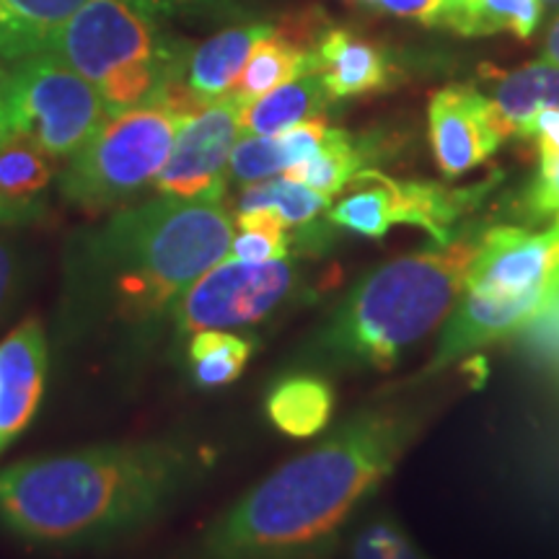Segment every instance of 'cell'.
<instances>
[{
  "label": "cell",
  "instance_id": "5",
  "mask_svg": "<svg viewBox=\"0 0 559 559\" xmlns=\"http://www.w3.org/2000/svg\"><path fill=\"white\" fill-rule=\"evenodd\" d=\"M132 0H86L50 41L52 55L94 83L109 117L158 104L185 83L192 47L169 37Z\"/></svg>",
  "mask_w": 559,
  "mask_h": 559
},
{
  "label": "cell",
  "instance_id": "2",
  "mask_svg": "<svg viewBox=\"0 0 559 559\" xmlns=\"http://www.w3.org/2000/svg\"><path fill=\"white\" fill-rule=\"evenodd\" d=\"M425 417L415 404L358 412L215 515L179 559H326L415 443Z\"/></svg>",
  "mask_w": 559,
  "mask_h": 559
},
{
  "label": "cell",
  "instance_id": "10",
  "mask_svg": "<svg viewBox=\"0 0 559 559\" xmlns=\"http://www.w3.org/2000/svg\"><path fill=\"white\" fill-rule=\"evenodd\" d=\"M428 130L440 171L449 179L477 169L508 140L495 104L466 86L443 88L432 96Z\"/></svg>",
  "mask_w": 559,
  "mask_h": 559
},
{
  "label": "cell",
  "instance_id": "20",
  "mask_svg": "<svg viewBox=\"0 0 559 559\" xmlns=\"http://www.w3.org/2000/svg\"><path fill=\"white\" fill-rule=\"evenodd\" d=\"M86 0H0V60L19 62L50 47Z\"/></svg>",
  "mask_w": 559,
  "mask_h": 559
},
{
  "label": "cell",
  "instance_id": "25",
  "mask_svg": "<svg viewBox=\"0 0 559 559\" xmlns=\"http://www.w3.org/2000/svg\"><path fill=\"white\" fill-rule=\"evenodd\" d=\"M539 0H464L459 9L443 13L440 26L459 32L461 37H487L510 32L528 39L539 26Z\"/></svg>",
  "mask_w": 559,
  "mask_h": 559
},
{
  "label": "cell",
  "instance_id": "37",
  "mask_svg": "<svg viewBox=\"0 0 559 559\" xmlns=\"http://www.w3.org/2000/svg\"><path fill=\"white\" fill-rule=\"evenodd\" d=\"M461 3H464V0H443V13L459 9ZM443 13H440V19H443ZM438 24H440V21H438Z\"/></svg>",
  "mask_w": 559,
  "mask_h": 559
},
{
  "label": "cell",
  "instance_id": "16",
  "mask_svg": "<svg viewBox=\"0 0 559 559\" xmlns=\"http://www.w3.org/2000/svg\"><path fill=\"white\" fill-rule=\"evenodd\" d=\"M275 32L270 24L230 26L210 37L190 55L185 83L202 104L234 94L247 62L264 37Z\"/></svg>",
  "mask_w": 559,
  "mask_h": 559
},
{
  "label": "cell",
  "instance_id": "22",
  "mask_svg": "<svg viewBox=\"0 0 559 559\" xmlns=\"http://www.w3.org/2000/svg\"><path fill=\"white\" fill-rule=\"evenodd\" d=\"M332 102L319 73L304 75L247 104L241 111V132L243 135H275L293 124L321 117Z\"/></svg>",
  "mask_w": 559,
  "mask_h": 559
},
{
  "label": "cell",
  "instance_id": "6",
  "mask_svg": "<svg viewBox=\"0 0 559 559\" xmlns=\"http://www.w3.org/2000/svg\"><path fill=\"white\" fill-rule=\"evenodd\" d=\"M190 115L148 104L109 122L70 156L60 194L83 210H109L153 187Z\"/></svg>",
  "mask_w": 559,
  "mask_h": 559
},
{
  "label": "cell",
  "instance_id": "35",
  "mask_svg": "<svg viewBox=\"0 0 559 559\" xmlns=\"http://www.w3.org/2000/svg\"><path fill=\"white\" fill-rule=\"evenodd\" d=\"M13 132L11 99H9V73L0 70V143Z\"/></svg>",
  "mask_w": 559,
  "mask_h": 559
},
{
  "label": "cell",
  "instance_id": "34",
  "mask_svg": "<svg viewBox=\"0 0 559 559\" xmlns=\"http://www.w3.org/2000/svg\"><path fill=\"white\" fill-rule=\"evenodd\" d=\"M531 138L539 143L542 158H559V109H542L534 120Z\"/></svg>",
  "mask_w": 559,
  "mask_h": 559
},
{
  "label": "cell",
  "instance_id": "4",
  "mask_svg": "<svg viewBox=\"0 0 559 559\" xmlns=\"http://www.w3.org/2000/svg\"><path fill=\"white\" fill-rule=\"evenodd\" d=\"M477 247L479 239L432 243L370 272L317 332L311 360L389 370L451 317L466 290Z\"/></svg>",
  "mask_w": 559,
  "mask_h": 559
},
{
  "label": "cell",
  "instance_id": "19",
  "mask_svg": "<svg viewBox=\"0 0 559 559\" xmlns=\"http://www.w3.org/2000/svg\"><path fill=\"white\" fill-rule=\"evenodd\" d=\"M495 111L508 138H531L542 109H559V66L531 62L510 73H492Z\"/></svg>",
  "mask_w": 559,
  "mask_h": 559
},
{
  "label": "cell",
  "instance_id": "15",
  "mask_svg": "<svg viewBox=\"0 0 559 559\" xmlns=\"http://www.w3.org/2000/svg\"><path fill=\"white\" fill-rule=\"evenodd\" d=\"M330 124L324 117L298 122L275 135H243L236 140L228 160V177L236 185H254V181L285 174L300 160L311 158L324 143Z\"/></svg>",
  "mask_w": 559,
  "mask_h": 559
},
{
  "label": "cell",
  "instance_id": "30",
  "mask_svg": "<svg viewBox=\"0 0 559 559\" xmlns=\"http://www.w3.org/2000/svg\"><path fill=\"white\" fill-rule=\"evenodd\" d=\"M29 283V254L13 236L0 234V324L11 317Z\"/></svg>",
  "mask_w": 559,
  "mask_h": 559
},
{
  "label": "cell",
  "instance_id": "1",
  "mask_svg": "<svg viewBox=\"0 0 559 559\" xmlns=\"http://www.w3.org/2000/svg\"><path fill=\"white\" fill-rule=\"evenodd\" d=\"M234 221L223 202L158 194L79 230L62 270V334L107 340L122 358H145L171 326L187 288L223 262Z\"/></svg>",
  "mask_w": 559,
  "mask_h": 559
},
{
  "label": "cell",
  "instance_id": "33",
  "mask_svg": "<svg viewBox=\"0 0 559 559\" xmlns=\"http://www.w3.org/2000/svg\"><path fill=\"white\" fill-rule=\"evenodd\" d=\"M379 9L394 16L417 19L423 24H438L443 13V0H381Z\"/></svg>",
  "mask_w": 559,
  "mask_h": 559
},
{
  "label": "cell",
  "instance_id": "24",
  "mask_svg": "<svg viewBox=\"0 0 559 559\" xmlns=\"http://www.w3.org/2000/svg\"><path fill=\"white\" fill-rule=\"evenodd\" d=\"M370 153H373V148L368 143H358L347 130L330 128L319 151L285 171L283 177L300 181V185L311 187V190L332 200L334 194L349 187V181L358 177L362 169H368L366 164Z\"/></svg>",
  "mask_w": 559,
  "mask_h": 559
},
{
  "label": "cell",
  "instance_id": "8",
  "mask_svg": "<svg viewBox=\"0 0 559 559\" xmlns=\"http://www.w3.org/2000/svg\"><path fill=\"white\" fill-rule=\"evenodd\" d=\"M304 293V272L288 260L215 264L187 288L171 317L174 349L205 330L239 332L264 324Z\"/></svg>",
  "mask_w": 559,
  "mask_h": 559
},
{
  "label": "cell",
  "instance_id": "23",
  "mask_svg": "<svg viewBox=\"0 0 559 559\" xmlns=\"http://www.w3.org/2000/svg\"><path fill=\"white\" fill-rule=\"evenodd\" d=\"M177 353L185 358L194 386L221 389L243 373L254 355V342L239 332L205 330L192 334Z\"/></svg>",
  "mask_w": 559,
  "mask_h": 559
},
{
  "label": "cell",
  "instance_id": "28",
  "mask_svg": "<svg viewBox=\"0 0 559 559\" xmlns=\"http://www.w3.org/2000/svg\"><path fill=\"white\" fill-rule=\"evenodd\" d=\"M528 358L559 373V285L531 321L515 332Z\"/></svg>",
  "mask_w": 559,
  "mask_h": 559
},
{
  "label": "cell",
  "instance_id": "32",
  "mask_svg": "<svg viewBox=\"0 0 559 559\" xmlns=\"http://www.w3.org/2000/svg\"><path fill=\"white\" fill-rule=\"evenodd\" d=\"M143 5L153 16H181V19H200L213 16V13L226 11L230 0H132Z\"/></svg>",
  "mask_w": 559,
  "mask_h": 559
},
{
  "label": "cell",
  "instance_id": "17",
  "mask_svg": "<svg viewBox=\"0 0 559 559\" xmlns=\"http://www.w3.org/2000/svg\"><path fill=\"white\" fill-rule=\"evenodd\" d=\"M52 174V156L32 138L11 132L0 143V205L9 210L13 226L39 218Z\"/></svg>",
  "mask_w": 559,
  "mask_h": 559
},
{
  "label": "cell",
  "instance_id": "9",
  "mask_svg": "<svg viewBox=\"0 0 559 559\" xmlns=\"http://www.w3.org/2000/svg\"><path fill=\"white\" fill-rule=\"evenodd\" d=\"M243 102L236 94L202 107L185 122L171 156L153 181V190L177 200L223 202L228 187V160L241 135Z\"/></svg>",
  "mask_w": 559,
  "mask_h": 559
},
{
  "label": "cell",
  "instance_id": "39",
  "mask_svg": "<svg viewBox=\"0 0 559 559\" xmlns=\"http://www.w3.org/2000/svg\"><path fill=\"white\" fill-rule=\"evenodd\" d=\"M362 3H368V5H379L381 0H362Z\"/></svg>",
  "mask_w": 559,
  "mask_h": 559
},
{
  "label": "cell",
  "instance_id": "27",
  "mask_svg": "<svg viewBox=\"0 0 559 559\" xmlns=\"http://www.w3.org/2000/svg\"><path fill=\"white\" fill-rule=\"evenodd\" d=\"M239 234H234L228 257L241 262H275L290 254L288 226L272 210H251L236 218Z\"/></svg>",
  "mask_w": 559,
  "mask_h": 559
},
{
  "label": "cell",
  "instance_id": "38",
  "mask_svg": "<svg viewBox=\"0 0 559 559\" xmlns=\"http://www.w3.org/2000/svg\"><path fill=\"white\" fill-rule=\"evenodd\" d=\"M0 226H13V221H11L9 210H5L3 205H0Z\"/></svg>",
  "mask_w": 559,
  "mask_h": 559
},
{
  "label": "cell",
  "instance_id": "26",
  "mask_svg": "<svg viewBox=\"0 0 559 559\" xmlns=\"http://www.w3.org/2000/svg\"><path fill=\"white\" fill-rule=\"evenodd\" d=\"M332 207V200L311 187L288 177H270L243 187L239 198V213L251 210H272L283 218L285 226L304 228Z\"/></svg>",
  "mask_w": 559,
  "mask_h": 559
},
{
  "label": "cell",
  "instance_id": "14",
  "mask_svg": "<svg viewBox=\"0 0 559 559\" xmlns=\"http://www.w3.org/2000/svg\"><path fill=\"white\" fill-rule=\"evenodd\" d=\"M319 75L334 102L394 86V66L373 41L332 29L317 41Z\"/></svg>",
  "mask_w": 559,
  "mask_h": 559
},
{
  "label": "cell",
  "instance_id": "12",
  "mask_svg": "<svg viewBox=\"0 0 559 559\" xmlns=\"http://www.w3.org/2000/svg\"><path fill=\"white\" fill-rule=\"evenodd\" d=\"M50 370V342L37 319L0 342V451L32 425Z\"/></svg>",
  "mask_w": 559,
  "mask_h": 559
},
{
  "label": "cell",
  "instance_id": "31",
  "mask_svg": "<svg viewBox=\"0 0 559 559\" xmlns=\"http://www.w3.org/2000/svg\"><path fill=\"white\" fill-rule=\"evenodd\" d=\"M526 210L531 218L559 215V158H542L539 174L526 192Z\"/></svg>",
  "mask_w": 559,
  "mask_h": 559
},
{
  "label": "cell",
  "instance_id": "13",
  "mask_svg": "<svg viewBox=\"0 0 559 559\" xmlns=\"http://www.w3.org/2000/svg\"><path fill=\"white\" fill-rule=\"evenodd\" d=\"M492 181L495 179H487L485 185L453 190V187L436 185V181H402L383 174L394 226L396 223H407V226L428 230L436 243L453 241V226H456V221L479 205V200L492 187Z\"/></svg>",
  "mask_w": 559,
  "mask_h": 559
},
{
  "label": "cell",
  "instance_id": "18",
  "mask_svg": "<svg viewBox=\"0 0 559 559\" xmlns=\"http://www.w3.org/2000/svg\"><path fill=\"white\" fill-rule=\"evenodd\" d=\"M264 412L283 436L313 438L330 425L334 389L317 373L280 376L264 396Z\"/></svg>",
  "mask_w": 559,
  "mask_h": 559
},
{
  "label": "cell",
  "instance_id": "11",
  "mask_svg": "<svg viewBox=\"0 0 559 559\" xmlns=\"http://www.w3.org/2000/svg\"><path fill=\"white\" fill-rule=\"evenodd\" d=\"M549 296H542V293H498L485 288H466L464 296L459 298L456 311L451 313L449 324H445L436 360L430 362L428 370L451 366L453 360L464 358V355L489 345V342L515 334L542 309L544 300Z\"/></svg>",
  "mask_w": 559,
  "mask_h": 559
},
{
  "label": "cell",
  "instance_id": "29",
  "mask_svg": "<svg viewBox=\"0 0 559 559\" xmlns=\"http://www.w3.org/2000/svg\"><path fill=\"white\" fill-rule=\"evenodd\" d=\"M353 559H428L404 531L391 521H373L358 531Z\"/></svg>",
  "mask_w": 559,
  "mask_h": 559
},
{
  "label": "cell",
  "instance_id": "36",
  "mask_svg": "<svg viewBox=\"0 0 559 559\" xmlns=\"http://www.w3.org/2000/svg\"><path fill=\"white\" fill-rule=\"evenodd\" d=\"M544 62H551V66H559V16L547 34V41H544Z\"/></svg>",
  "mask_w": 559,
  "mask_h": 559
},
{
  "label": "cell",
  "instance_id": "21",
  "mask_svg": "<svg viewBox=\"0 0 559 559\" xmlns=\"http://www.w3.org/2000/svg\"><path fill=\"white\" fill-rule=\"evenodd\" d=\"M300 39L304 37L275 29L254 47L239 79V86L234 91L243 102V107L270 94V91H275L277 86L304 79V75L319 73L317 47Z\"/></svg>",
  "mask_w": 559,
  "mask_h": 559
},
{
  "label": "cell",
  "instance_id": "7",
  "mask_svg": "<svg viewBox=\"0 0 559 559\" xmlns=\"http://www.w3.org/2000/svg\"><path fill=\"white\" fill-rule=\"evenodd\" d=\"M9 99L13 132L32 138L52 158H70L109 122L94 83L50 50L16 62Z\"/></svg>",
  "mask_w": 559,
  "mask_h": 559
},
{
  "label": "cell",
  "instance_id": "3",
  "mask_svg": "<svg viewBox=\"0 0 559 559\" xmlns=\"http://www.w3.org/2000/svg\"><path fill=\"white\" fill-rule=\"evenodd\" d=\"M181 438L88 445L0 469V528L39 549H91L153 526L198 481Z\"/></svg>",
  "mask_w": 559,
  "mask_h": 559
}]
</instances>
